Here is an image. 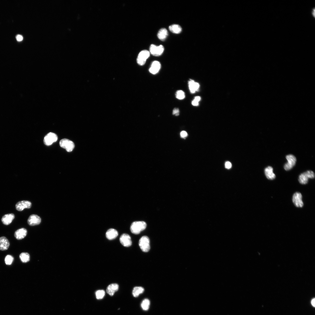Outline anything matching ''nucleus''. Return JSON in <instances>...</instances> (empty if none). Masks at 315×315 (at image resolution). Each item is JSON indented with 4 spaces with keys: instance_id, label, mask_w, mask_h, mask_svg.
Returning a JSON list of instances; mask_svg holds the SVG:
<instances>
[{
    "instance_id": "f257e3e1",
    "label": "nucleus",
    "mask_w": 315,
    "mask_h": 315,
    "mask_svg": "<svg viewBox=\"0 0 315 315\" xmlns=\"http://www.w3.org/2000/svg\"><path fill=\"white\" fill-rule=\"evenodd\" d=\"M147 226V224L145 221H135L132 223L131 226V230L133 233L136 235L138 234L141 231L145 230Z\"/></svg>"
},
{
    "instance_id": "f03ea898",
    "label": "nucleus",
    "mask_w": 315,
    "mask_h": 315,
    "mask_svg": "<svg viewBox=\"0 0 315 315\" xmlns=\"http://www.w3.org/2000/svg\"><path fill=\"white\" fill-rule=\"evenodd\" d=\"M139 244L141 249L144 252H148L150 249V240L147 236L142 237L139 240Z\"/></svg>"
},
{
    "instance_id": "7ed1b4c3",
    "label": "nucleus",
    "mask_w": 315,
    "mask_h": 315,
    "mask_svg": "<svg viewBox=\"0 0 315 315\" xmlns=\"http://www.w3.org/2000/svg\"><path fill=\"white\" fill-rule=\"evenodd\" d=\"M314 177V173L309 170L301 174L299 176L298 181L301 184H305L308 182L309 179H313Z\"/></svg>"
},
{
    "instance_id": "20e7f679",
    "label": "nucleus",
    "mask_w": 315,
    "mask_h": 315,
    "mask_svg": "<svg viewBox=\"0 0 315 315\" xmlns=\"http://www.w3.org/2000/svg\"><path fill=\"white\" fill-rule=\"evenodd\" d=\"M60 145L61 147L65 149L68 152L72 151L75 147L73 142L66 139L61 140L60 142Z\"/></svg>"
},
{
    "instance_id": "39448f33",
    "label": "nucleus",
    "mask_w": 315,
    "mask_h": 315,
    "mask_svg": "<svg viewBox=\"0 0 315 315\" xmlns=\"http://www.w3.org/2000/svg\"><path fill=\"white\" fill-rule=\"evenodd\" d=\"M150 55V52L147 50H143L139 53L137 59V62L140 65H144L147 60L149 57Z\"/></svg>"
},
{
    "instance_id": "423d86ee",
    "label": "nucleus",
    "mask_w": 315,
    "mask_h": 315,
    "mask_svg": "<svg viewBox=\"0 0 315 315\" xmlns=\"http://www.w3.org/2000/svg\"><path fill=\"white\" fill-rule=\"evenodd\" d=\"M286 158L288 161V162L284 166V169L287 171L291 169L295 165L296 159L293 155L290 154L286 156Z\"/></svg>"
},
{
    "instance_id": "0eeeda50",
    "label": "nucleus",
    "mask_w": 315,
    "mask_h": 315,
    "mask_svg": "<svg viewBox=\"0 0 315 315\" xmlns=\"http://www.w3.org/2000/svg\"><path fill=\"white\" fill-rule=\"evenodd\" d=\"M164 48L162 45L156 46L152 45L150 47V52L153 56L157 57L161 56L163 52Z\"/></svg>"
},
{
    "instance_id": "6e6552de",
    "label": "nucleus",
    "mask_w": 315,
    "mask_h": 315,
    "mask_svg": "<svg viewBox=\"0 0 315 315\" xmlns=\"http://www.w3.org/2000/svg\"><path fill=\"white\" fill-rule=\"evenodd\" d=\"M58 140L57 135L54 133H48L45 137L44 143L47 146L51 145L54 142H56Z\"/></svg>"
},
{
    "instance_id": "1a4fd4ad",
    "label": "nucleus",
    "mask_w": 315,
    "mask_h": 315,
    "mask_svg": "<svg viewBox=\"0 0 315 315\" xmlns=\"http://www.w3.org/2000/svg\"><path fill=\"white\" fill-rule=\"evenodd\" d=\"M31 206L32 203L30 201L23 200L19 201L17 203L16 208L18 211H21L25 208H30Z\"/></svg>"
},
{
    "instance_id": "9d476101",
    "label": "nucleus",
    "mask_w": 315,
    "mask_h": 315,
    "mask_svg": "<svg viewBox=\"0 0 315 315\" xmlns=\"http://www.w3.org/2000/svg\"><path fill=\"white\" fill-rule=\"evenodd\" d=\"M292 200L293 203L297 207H302L303 206L302 195L300 193L296 192L295 193L293 196Z\"/></svg>"
},
{
    "instance_id": "9b49d317",
    "label": "nucleus",
    "mask_w": 315,
    "mask_h": 315,
    "mask_svg": "<svg viewBox=\"0 0 315 315\" xmlns=\"http://www.w3.org/2000/svg\"><path fill=\"white\" fill-rule=\"evenodd\" d=\"M120 241L122 244L125 247H130L132 244L131 237L127 234H123L120 238Z\"/></svg>"
},
{
    "instance_id": "f8f14e48",
    "label": "nucleus",
    "mask_w": 315,
    "mask_h": 315,
    "mask_svg": "<svg viewBox=\"0 0 315 315\" xmlns=\"http://www.w3.org/2000/svg\"><path fill=\"white\" fill-rule=\"evenodd\" d=\"M41 221V218L37 215H31L28 220V224L31 226H34L39 224Z\"/></svg>"
},
{
    "instance_id": "ddd939ff",
    "label": "nucleus",
    "mask_w": 315,
    "mask_h": 315,
    "mask_svg": "<svg viewBox=\"0 0 315 315\" xmlns=\"http://www.w3.org/2000/svg\"><path fill=\"white\" fill-rule=\"evenodd\" d=\"M10 246V242L6 237H0V250H6L8 249Z\"/></svg>"
},
{
    "instance_id": "4468645a",
    "label": "nucleus",
    "mask_w": 315,
    "mask_h": 315,
    "mask_svg": "<svg viewBox=\"0 0 315 315\" xmlns=\"http://www.w3.org/2000/svg\"><path fill=\"white\" fill-rule=\"evenodd\" d=\"M27 234V230L24 228L19 229L15 233V236L18 240H21L24 238Z\"/></svg>"
},
{
    "instance_id": "2eb2a0df",
    "label": "nucleus",
    "mask_w": 315,
    "mask_h": 315,
    "mask_svg": "<svg viewBox=\"0 0 315 315\" xmlns=\"http://www.w3.org/2000/svg\"><path fill=\"white\" fill-rule=\"evenodd\" d=\"M161 68V64L160 63L157 61H154L152 64L149 71L150 73L153 75L157 73Z\"/></svg>"
},
{
    "instance_id": "dca6fc26",
    "label": "nucleus",
    "mask_w": 315,
    "mask_h": 315,
    "mask_svg": "<svg viewBox=\"0 0 315 315\" xmlns=\"http://www.w3.org/2000/svg\"><path fill=\"white\" fill-rule=\"evenodd\" d=\"M15 218V215L13 213L6 214L2 217L1 221L3 224L6 225L10 224Z\"/></svg>"
},
{
    "instance_id": "f3484780",
    "label": "nucleus",
    "mask_w": 315,
    "mask_h": 315,
    "mask_svg": "<svg viewBox=\"0 0 315 315\" xmlns=\"http://www.w3.org/2000/svg\"><path fill=\"white\" fill-rule=\"evenodd\" d=\"M119 286L117 284H112L109 285L107 287L106 291L107 293L110 296L113 295L119 289Z\"/></svg>"
},
{
    "instance_id": "a211bd4d",
    "label": "nucleus",
    "mask_w": 315,
    "mask_h": 315,
    "mask_svg": "<svg viewBox=\"0 0 315 315\" xmlns=\"http://www.w3.org/2000/svg\"><path fill=\"white\" fill-rule=\"evenodd\" d=\"M118 235V231L116 230L113 228L109 229L106 234L107 238L110 240H113L116 238Z\"/></svg>"
},
{
    "instance_id": "6ab92c4d",
    "label": "nucleus",
    "mask_w": 315,
    "mask_h": 315,
    "mask_svg": "<svg viewBox=\"0 0 315 315\" xmlns=\"http://www.w3.org/2000/svg\"><path fill=\"white\" fill-rule=\"evenodd\" d=\"M265 173L266 177L269 180H273L275 178V175L273 172V169L271 166H269L265 168Z\"/></svg>"
},
{
    "instance_id": "aec40b11",
    "label": "nucleus",
    "mask_w": 315,
    "mask_h": 315,
    "mask_svg": "<svg viewBox=\"0 0 315 315\" xmlns=\"http://www.w3.org/2000/svg\"><path fill=\"white\" fill-rule=\"evenodd\" d=\"M189 89L191 92L194 93L198 90L200 85L198 83L195 82L192 80H190L188 82Z\"/></svg>"
},
{
    "instance_id": "412c9836",
    "label": "nucleus",
    "mask_w": 315,
    "mask_h": 315,
    "mask_svg": "<svg viewBox=\"0 0 315 315\" xmlns=\"http://www.w3.org/2000/svg\"><path fill=\"white\" fill-rule=\"evenodd\" d=\"M168 36V31L165 28L161 29L159 31L157 34L158 38L162 41H165Z\"/></svg>"
},
{
    "instance_id": "4be33fe9",
    "label": "nucleus",
    "mask_w": 315,
    "mask_h": 315,
    "mask_svg": "<svg viewBox=\"0 0 315 315\" xmlns=\"http://www.w3.org/2000/svg\"><path fill=\"white\" fill-rule=\"evenodd\" d=\"M169 30L172 33L178 34H180L182 31V29L179 25L177 24H173L169 27Z\"/></svg>"
},
{
    "instance_id": "5701e85b",
    "label": "nucleus",
    "mask_w": 315,
    "mask_h": 315,
    "mask_svg": "<svg viewBox=\"0 0 315 315\" xmlns=\"http://www.w3.org/2000/svg\"><path fill=\"white\" fill-rule=\"evenodd\" d=\"M144 289L143 288L140 286H137L135 287L133 291V294L135 297H137L139 295L142 293L144 291Z\"/></svg>"
},
{
    "instance_id": "b1692460",
    "label": "nucleus",
    "mask_w": 315,
    "mask_h": 315,
    "mask_svg": "<svg viewBox=\"0 0 315 315\" xmlns=\"http://www.w3.org/2000/svg\"><path fill=\"white\" fill-rule=\"evenodd\" d=\"M20 258L22 261L24 263H26L30 260V256L27 253L23 252L20 256Z\"/></svg>"
},
{
    "instance_id": "393cba45",
    "label": "nucleus",
    "mask_w": 315,
    "mask_h": 315,
    "mask_svg": "<svg viewBox=\"0 0 315 315\" xmlns=\"http://www.w3.org/2000/svg\"><path fill=\"white\" fill-rule=\"evenodd\" d=\"M150 305L149 300L147 299H146L142 301L141 304V306L144 310H147L149 308Z\"/></svg>"
},
{
    "instance_id": "a878e982",
    "label": "nucleus",
    "mask_w": 315,
    "mask_h": 315,
    "mask_svg": "<svg viewBox=\"0 0 315 315\" xmlns=\"http://www.w3.org/2000/svg\"><path fill=\"white\" fill-rule=\"evenodd\" d=\"M105 294V292L103 290H98L97 291L96 293V297L98 299H101L103 298Z\"/></svg>"
},
{
    "instance_id": "bb28decb",
    "label": "nucleus",
    "mask_w": 315,
    "mask_h": 315,
    "mask_svg": "<svg viewBox=\"0 0 315 315\" xmlns=\"http://www.w3.org/2000/svg\"><path fill=\"white\" fill-rule=\"evenodd\" d=\"M14 260V257L10 255H7L5 258V263L8 265H11Z\"/></svg>"
},
{
    "instance_id": "cd10ccee",
    "label": "nucleus",
    "mask_w": 315,
    "mask_h": 315,
    "mask_svg": "<svg viewBox=\"0 0 315 315\" xmlns=\"http://www.w3.org/2000/svg\"><path fill=\"white\" fill-rule=\"evenodd\" d=\"M176 98L180 100L184 99L185 96L184 92L182 90L178 91L176 93Z\"/></svg>"
},
{
    "instance_id": "c85d7f7f",
    "label": "nucleus",
    "mask_w": 315,
    "mask_h": 315,
    "mask_svg": "<svg viewBox=\"0 0 315 315\" xmlns=\"http://www.w3.org/2000/svg\"><path fill=\"white\" fill-rule=\"evenodd\" d=\"M201 98L200 96L195 97L194 99L192 101V104L194 106H197L198 105V102L200 101Z\"/></svg>"
},
{
    "instance_id": "c756f323",
    "label": "nucleus",
    "mask_w": 315,
    "mask_h": 315,
    "mask_svg": "<svg viewBox=\"0 0 315 315\" xmlns=\"http://www.w3.org/2000/svg\"><path fill=\"white\" fill-rule=\"evenodd\" d=\"M173 114L176 116H178L180 114V110L178 108H175L173 111Z\"/></svg>"
},
{
    "instance_id": "7c9ffc66",
    "label": "nucleus",
    "mask_w": 315,
    "mask_h": 315,
    "mask_svg": "<svg viewBox=\"0 0 315 315\" xmlns=\"http://www.w3.org/2000/svg\"><path fill=\"white\" fill-rule=\"evenodd\" d=\"M225 167L228 169H230L232 167L231 163L229 161L226 162L225 164Z\"/></svg>"
},
{
    "instance_id": "2f4dec72",
    "label": "nucleus",
    "mask_w": 315,
    "mask_h": 315,
    "mask_svg": "<svg viewBox=\"0 0 315 315\" xmlns=\"http://www.w3.org/2000/svg\"><path fill=\"white\" fill-rule=\"evenodd\" d=\"M180 135L182 138H185L187 136L188 134L186 132L183 131L181 133Z\"/></svg>"
},
{
    "instance_id": "473e14b6",
    "label": "nucleus",
    "mask_w": 315,
    "mask_h": 315,
    "mask_svg": "<svg viewBox=\"0 0 315 315\" xmlns=\"http://www.w3.org/2000/svg\"><path fill=\"white\" fill-rule=\"evenodd\" d=\"M16 38L17 41L18 42H21L22 41L23 39V36L20 35H17L16 37Z\"/></svg>"
},
{
    "instance_id": "72a5a7b5",
    "label": "nucleus",
    "mask_w": 315,
    "mask_h": 315,
    "mask_svg": "<svg viewBox=\"0 0 315 315\" xmlns=\"http://www.w3.org/2000/svg\"><path fill=\"white\" fill-rule=\"evenodd\" d=\"M315 298H314V299H312V301H311L312 305L314 307L315 306Z\"/></svg>"
}]
</instances>
